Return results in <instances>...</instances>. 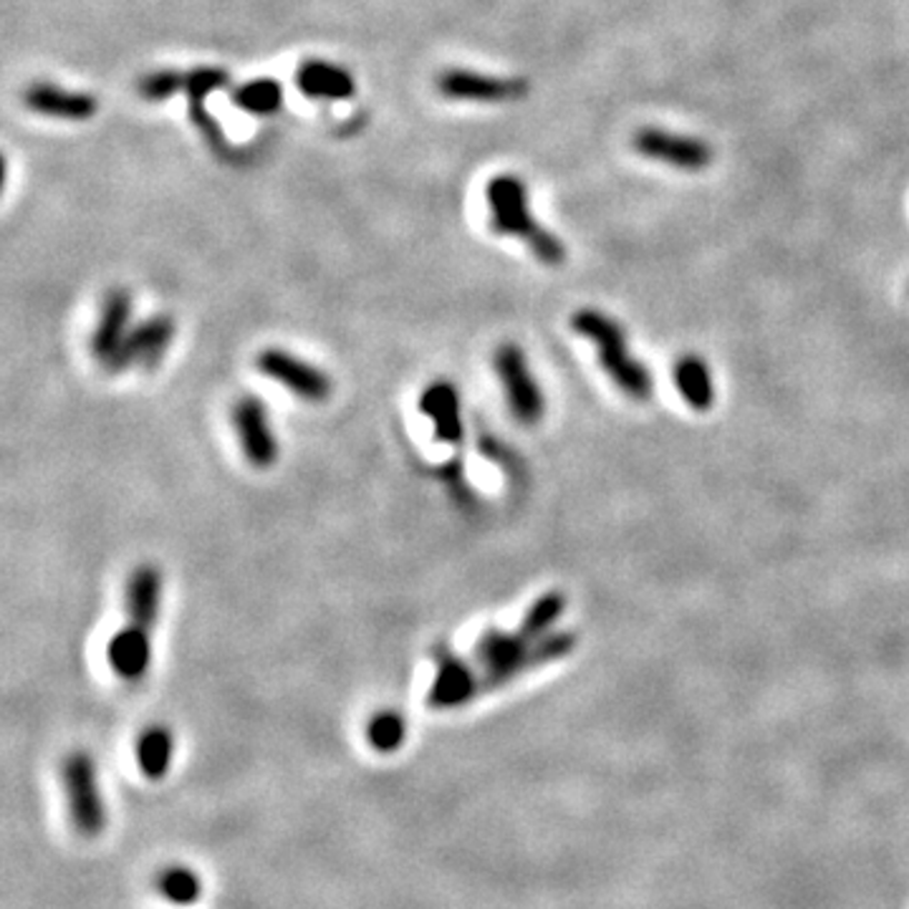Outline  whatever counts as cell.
<instances>
[{
    "mask_svg": "<svg viewBox=\"0 0 909 909\" xmlns=\"http://www.w3.org/2000/svg\"><path fill=\"white\" fill-rule=\"evenodd\" d=\"M573 649H577V635L569 629H556L549 637L533 639L518 627L513 632L488 627L472 647L470 660L478 667L480 695H488L508 688L510 682L521 680L538 667L563 660Z\"/></svg>",
    "mask_w": 909,
    "mask_h": 909,
    "instance_id": "6da1fadb",
    "label": "cell"
},
{
    "mask_svg": "<svg viewBox=\"0 0 909 909\" xmlns=\"http://www.w3.org/2000/svg\"><path fill=\"white\" fill-rule=\"evenodd\" d=\"M571 329L583 341H591L599 367L621 394L645 402L655 394V374L642 359L635 357L621 323L599 309H579L571 317Z\"/></svg>",
    "mask_w": 909,
    "mask_h": 909,
    "instance_id": "7a4b0ae2",
    "label": "cell"
},
{
    "mask_svg": "<svg viewBox=\"0 0 909 909\" xmlns=\"http://www.w3.org/2000/svg\"><path fill=\"white\" fill-rule=\"evenodd\" d=\"M490 228L503 238H516L531 250L543 266H561L569 250L549 228H543L531 210L528 188L518 174H496L486 188Z\"/></svg>",
    "mask_w": 909,
    "mask_h": 909,
    "instance_id": "3957f363",
    "label": "cell"
},
{
    "mask_svg": "<svg viewBox=\"0 0 909 909\" xmlns=\"http://www.w3.org/2000/svg\"><path fill=\"white\" fill-rule=\"evenodd\" d=\"M61 786L73 831L81 839H97L109 823V809L99 786L97 760L87 750H73L61 763Z\"/></svg>",
    "mask_w": 909,
    "mask_h": 909,
    "instance_id": "277c9868",
    "label": "cell"
},
{
    "mask_svg": "<svg viewBox=\"0 0 909 909\" xmlns=\"http://www.w3.org/2000/svg\"><path fill=\"white\" fill-rule=\"evenodd\" d=\"M493 369L500 387H503L510 414L526 428L541 422L546 414V397L531 364H528L526 351L513 341H506L496 349Z\"/></svg>",
    "mask_w": 909,
    "mask_h": 909,
    "instance_id": "5b68a950",
    "label": "cell"
},
{
    "mask_svg": "<svg viewBox=\"0 0 909 909\" xmlns=\"http://www.w3.org/2000/svg\"><path fill=\"white\" fill-rule=\"evenodd\" d=\"M256 369L271 379L286 392H291L306 402H327L333 392V379L317 364L296 357L293 351L281 347H268L258 351Z\"/></svg>",
    "mask_w": 909,
    "mask_h": 909,
    "instance_id": "8992f818",
    "label": "cell"
},
{
    "mask_svg": "<svg viewBox=\"0 0 909 909\" xmlns=\"http://www.w3.org/2000/svg\"><path fill=\"white\" fill-rule=\"evenodd\" d=\"M178 323L170 313H154L139 323H134L124 344L111 357L104 369L111 374L132 372V369H152L160 364L167 351H170Z\"/></svg>",
    "mask_w": 909,
    "mask_h": 909,
    "instance_id": "52a82bcc",
    "label": "cell"
},
{
    "mask_svg": "<svg viewBox=\"0 0 909 909\" xmlns=\"http://www.w3.org/2000/svg\"><path fill=\"white\" fill-rule=\"evenodd\" d=\"M480 698V677L472 660L460 657L450 645L434 647V680L428 692L432 710H458Z\"/></svg>",
    "mask_w": 909,
    "mask_h": 909,
    "instance_id": "ba28073f",
    "label": "cell"
},
{
    "mask_svg": "<svg viewBox=\"0 0 909 909\" xmlns=\"http://www.w3.org/2000/svg\"><path fill=\"white\" fill-rule=\"evenodd\" d=\"M233 428L238 434L240 450H243L246 460L258 470H268L276 466L281 448H278V438L271 424V414L268 407L256 394H246L233 404Z\"/></svg>",
    "mask_w": 909,
    "mask_h": 909,
    "instance_id": "9c48e42d",
    "label": "cell"
},
{
    "mask_svg": "<svg viewBox=\"0 0 909 909\" xmlns=\"http://www.w3.org/2000/svg\"><path fill=\"white\" fill-rule=\"evenodd\" d=\"M635 150L647 160L670 164L675 170L698 172L712 162V147L698 137L667 132V129L645 127L632 139Z\"/></svg>",
    "mask_w": 909,
    "mask_h": 909,
    "instance_id": "30bf717a",
    "label": "cell"
},
{
    "mask_svg": "<svg viewBox=\"0 0 909 909\" xmlns=\"http://www.w3.org/2000/svg\"><path fill=\"white\" fill-rule=\"evenodd\" d=\"M440 94L450 101H476V104H503L528 94L523 79H503L472 69H448L434 81Z\"/></svg>",
    "mask_w": 909,
    "mask_h": 909,
    "instance_id": "8fae6325",
    "label": "cell"
},
{
    "mask_svg": "<svg viewBox=\"0 0 909 909\" xmlns=\"http://www.w3.org/2000/svg\"><path fill=\"white\" fill-rule=\"evenodd\" d=\"M132 313H134V299L127 289H111L107 291L104 299H101L99 319L94 333H91V354L99 361L101 367L117 354L119 347L124 344V339L132 331Z\"/></svg>",
    "mask_w": 909,
    "mask_h": 909,
    "instance_id": "7c38bea8",
    "label": "cell"
},
{
    "mask_svg": "<svg viewBox=\"0 0 909 909\" xmlns=\"http://www.w3.org/2000/svg\"><path fill=\"white\" fill-rule=\"evenodd\" d=\"M124 605H127L124 627L152 637L162 605V573L154 563H139L137 569L129 573Z\"/></svg>",
    "mask_w": 909,
    "mask_h": 909,
    "instance_id": "4fadbf2b",
    "label": "cell"
},
{
    "mask_svg": "<svg viewBox=\"0 0 909 909\" xmlns=\"http://www.w3.org/2000/svg\"><path fill=\"white\" fill-rule=\"evenodd\" d=\"M230 81V73L226 69H218V67H198V69H190L188 71V83H184V94L190 97V114L194 119V124L206 137V142L212 147L216 152H228V139L222 134V129L218 127L216 119L208 114L206 109V99L208 94L218 89H226Z\"/></svg>",
    "mask_w": 909,
    "mask_h": 909,
    "instance_id": "5bb4252c",
    "label": "cell"
},
{
    "mask_svg": "<svg viewBox=\"0 0 909 909\" xmlns=\"http://www.w3.org/2000/svg\"><path fill=\"white\" fill-rule=\"evenodd\" d=\"M23 104L31 111H36V114L53 117V119H71V122H87V119L97 117V111H99L97 97L87 94V91L53 87V83H43V81L26 89Z\"/></svg>",
    "mask_w": 909,
    "mask_h": 909,
    "instance_id": "9a60e30c",
    "label": "cell"
},
{
    "mask_svg": "<svg viewBox=\"0 0 909 909\" xmlns=\"http://www.w3.org/2000/svg\"><path fill=\"white\" fill-rule=\"evenodd\" d=\"M460 392L452 382L438 379L422 389L420 412L428 417L434 428V438L444 444H460L466 438V424H462Z\"/></svg>",
    "mask_w": 909,
    "mask_h": 909,
    "instance_id": "2e32d148",
    "label": "cell"
},
{
    "mask_svg": "<svg viewBox=\"0 0 909 909\" xmlns=\"http://www.w3.org/2000/svg\"><path fill=\"white\" fill-rule=\"evenodd\" d=\"M296 87L303 97L323 101H341L357 94V81L351 71L321 59H309L296 69Z\"/></svg>",
    "mask_w": 909,
    "mask_h": 909,
    "instance_id": "e0dca14e",
    "label": "cell"
},
{
    "mask_svg": "<svg viewBox=\"0 0 909 909\" xmlns=\"http://www.w3.org/2000/svg\"><path fill=\"white\" fill-rule=\"evenodd\" d=\"M107 660L111 672L124 682L144 680L152 667V637L122 627L109 639Z\"/></svg>",
    "mask_w": 909,
    "mask_h": 909,
    "instance_id": "ac0fdd59",
    "label": "cell"
},
{
    "mask_svg": "<svg viewBox=\"0 0 909 909\" xmlns=\"http://www.w3.org/2000/svg\"><path fill=\"white\" fill-rule=\"evenodd\" d=\"M675 389L680 392L682 402L695 412H708L716 404V377L708 361L700 354H682L677 357L672 367Z\"/></svg>",
    "mask_w": 909,
    "mask_h": 909,
    "instance_id": "d6986e66",
    "label": "cell"
},
{
    "mask_svg": "<svg viewBox=\"0 0 909 909\" xmlns=\"http://www.w3.org/2000/svg\"><path fill=\"white\" fill-rule=\"evenodd\" d=\"M134 760L147 781H162L174 760V736L167 726H150L137 736Z\"/></svg>",
    "mask_w": 909,
    "mask_h": 909,
    "instance_id": "ffe728a7",
    "label": "cell"
},
{
    "mask_svg": "<svg viewBox=\"0 0 909 909\" xmlns=\"http://www.w3.org/2000/svg\"><path fill=\"white\" fill-rule=\"evenodd\" d=\"M230 101L256 117H271L283 107V87L271 77L250 79L233 89Z\"/></svg>",
    "mask_w": 909,
    "mask_h": 909,
    "instance_id": "44dd1931",
    "label": "cell"
},
{
    "mask_svg": "<svg viewBox=\"0 0 909 909\" xmlns=\"http://www.w3.org/2000/svg\"><path fill=\"white\" fill-rule=\"evenodd\" d=\"M566 607H569V599H566L563 591L559 589L546 591L528 607L523 619L518 621V629L533 639L549 637L556 632V627H559L561 617L566 615Z\"/></svg>",
    "mask_w": 909,
    "mask_h": 909,
    "instance_id": "7402d4cb",
    "label": "cell"
},
{
    "mask_svg": "<svg viewBox=\"0 0 909 909\" xmlns=\"http://www.w3.org/2000/svg\"><path fill=\"white\" fill-rule=\"evenodd\" d=\"M154 887L160 897L178 907H190L202 897L200 875L184 865H170L160 869V875L154 879Z\"/></svg>",
    "mask_w": 909,
    "mask_h": 909,
    "instance_id": "603a6c76",
    "label": "cell"
},
{
    "mask_svg": "<svg viewBox=\"0 0 909 909\" xmlns=\"http://www.w3.org/2000/svg\"><path fill=\"white\" fill-rule=\"evenodd\" d=\"M367 740L377 753H397L407 740V720L397 710H382L367 722Z\"/></svg>",
    "mask_w": 909,
    "mask_h": 909,
    "instance_id": "cb8c5ba5",
    "label": "cell"
},
{
    "mask_svg": "<svg viewBox=\"0 0 909 909\" xmlns=\"http://www.w3.org/2000/svg\"><path fill=\"white\" fill-rule=\"evenodd\" d=\"M184 79H188V71L178 69H162L154 73H147V77L139 81V97H144L147 101H164L172 99L174 94H182L184 91Z\"/></svg>",
    "mask_w": 909,
    "mask_h": 909,
    "instance_id": "d4e9b609",
    "label": "cell"
}]
</instances>
